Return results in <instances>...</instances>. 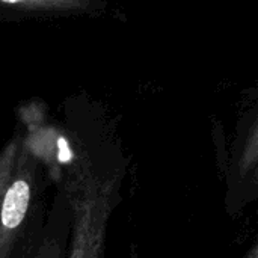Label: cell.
I'll return each mask as SVG.
<instances>
[{
  "label": "cell",
  "mask_w": 258,
  "mask_h": 258,
  "mask_svg": "<svg viewBox=\"0 0 258 258\" xmlns=\"http://www.w3.org/2000/svg\"><path fill=\"white\" fill-rule=\"evenodd\" d=\"M56 192L48 207L47 222L39 249L33 258H65L71 231V206L59 183H53Z\"/></svg>",
  "instance_id": "277c9868"
},
{
  "label": "cell",
  "mask_w": 258,
  "mask_h": 258,
  "mask_svg": "<svg viewBox=\"0 0 258 258\" xmlns=\"http://www.w3.org/2000/svg\"><path fill=\"white\" fill-rule=\"evenodd\" d=\"M216 163L225 184L224 204L231 218L258 198V92L251 88L237 116L233 141L227 144L224 125L213 122Z\"/></svg>",
  "instance_id": "7a4b0ae2"
},
{
  "label": "cell",
  "mask_w": 258,
  "mask_h": 258,
  "mask_svg": "<svg viewBox=\"0 0 258 258\" xmlns=\"http://www.w3.org/2000/svg\"><path fill=\"white\" fill-rule=\"evenodd\" d=\"M48 168L21 121L0 150V258H33L47 222Z\"/></svg>",
  "instance_id": "6da1fadb"
},
{
  "label": "cell",
  "mask_w": 258,
  "mask_h": 258,
  "mask_svg": "<svg viewBox=\"0 0 258 258\" xmlns=\"http://www.w3.org/2000/svg\"><path fill=\"white\" fill-rule=\"evenodd\" d=\"M242 258H258V243L257 240H254L249 246V249L245 252V255Z\"/></svg>",
  "instance_id": "5b68a950"
},
{
  "label": "cell",
  "mask_w": 258,
  "mask_h": 258,
  "mask_svg": "<svg viewBox=\"0 0 258 258\" xmlns=\"http://www.w3.org/2000/svg\"><path fill=\"white\" fill-rule=\"evenodd\" d=\"M106 3L94 0H0V21L98 14Z\"/></svg>",
  "instance_id": "3957f363"
}]
</instances>
